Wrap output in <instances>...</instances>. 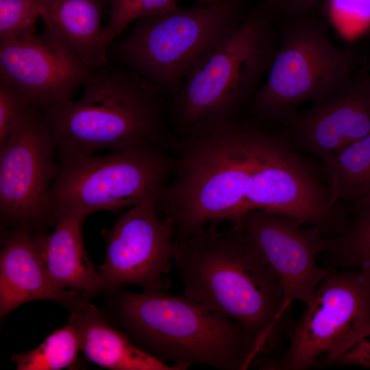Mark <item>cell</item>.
Returning <instances> with one entry per match:
<instances>
[{
    "label": "cell",
    "mask_w": 370,
    "mask_h": 370,
    "mask_svg": "<svg viewBox=\"0 0 370 370\" xmlns=\"http://www.w3.org/2000/svg\"><path fill=\"white\" fill-rule=\"evenodd\" d=\"M174 236L173 261L184 294L251 334L258 359L278 360L295 321L279 278L249 232L232 223L226 232L210 226Z\"/></svg>",
    "instance_id": "6da1fadb"
},
{
    "label": "cell",
    "mask_w": 370,
    "mask_h": 370,
    "mask_svg": "<svg viewBox=\"0 0 370 370\" xmlns=\"http://www.w3.org/2000/svg\"><path fill=\"white\" fill-rule=\"evenodd\" d=\"M112 312L119 330L137 347L164 362L205 365L221 370L255 367V337L237 322L194 299L166 291L133 293L119 288Z\"/></svg>",
    "instance_id": "7a4b0ae2"
},
{
    "label": "cell",
    "mask_w": 370,
    "mask_h": 370,
    "mask_svg": "<svg viewBox=\"0 0 370 370\" xmlns=\"http://www.w3.org/2000/svg\"><path fill=\"white\" fill-rule=\"evenodd\" d=\"M257 127L235 119L187 134L173 183L163 189L157 208L174 233L237 219L244 212L256 154Z\"/></svg>",
    "instance_id": "3957f363"
},
{
    "label": "cell",
    "mask_w": 370,
    "mask_h": 370,
    "mask_svg": "<svg viewBox=\"0 0 370 370\" xmlns=\"http://www.w3.org/2000/svg\"><path fill=\"white\" fill-rule=\"evenodd\" d=\"M162 97L140 74L108 60L92 68L79 99L40 110L60 156L93 155L144 143L158 146Z\"/></svg>",
    "instance_id": "277c9868"
},
{
    "label": "cell",
    "mask_w": 370,
    "mask_h": 370,
    "mask_svg": "<svg viewBox=\"0 0 370 370\" xmlns=\"http://www.w3.org/2000/svg\"><path fill=\"white\" fill-rule=\"evenodd\" d=\"M274 17L261 3L249 10L236 29L188 72L173 109L184 133L233 120L251 103L278 49Z\"/></svg>",
    "instance_id": "5b68a950"
},
{
    "label": "cell",
    "mask_w": 370,
    "mask_h": 370,
    "mask_svg": "<svg viewBox=\"0 0 370 370\" xmlns=\"http://www.w3.org/2000/svg\"><path fill=\"white\" fill-rule=\"evenodd\" d=\"M249 10L247 0H218L139 18L110 45L108 60L136 71L162 95L177 93L193 67L236 29Z\"/></svg>",
    "instance_id": "8992f818"
},
{
    "label": "cell",
    "mask_w": 370,
    "mask_h": 370,
    "mask_svg": "<svg viewBox=\"0 0 370 370\" xmlns=\"http://www.w3.org/2000/svg\"><path fill=\"white\" fill-rule=\"evenodd\" d=\"M353 58L309 12L291 17L266 81L249 103L251 110L264 121L284 123L301 104L320 102L345 84L353 73Z\"/></svg>",
    "instance_id": "52a82bcc"
},
{
    "label": "cell",
    "mask_w": 370,
    "mask_h": 370,
    "mask_svg": "<svg viewBox=\"0 0 370 370\" xmlns=\"http://www.w3.org/2000/svg\"><path fill=\"white\" fill-rule=\"evenodd\" d=\"M174 164L151 143L102 156H60L59 171L50 193L54 223L63 213L87 217L99 210L117 212L160 197Z\"/></svg>",
    "instance_id": "ba28073f"
},
{
    "label": "cell",
    "mask_w": 370,
    "mask_h": 370,
    "mask_svg": "<svg viewBox=\"0 0 370 370\" xmlns=\"http://www.w3.org/2000/svg\"><path fill=\"white\" fill-rule=\"evenodd\" d=\"M326 269L327 275L295 321L273 370L332 366L370 334V273L356 269Z\"/></svg>",
    "instance_id": "9c48e42d"
},
{
    "label": "cell",
    "mask_w": 370,
    "mask_h": 370,
    "mask_svg": "<svg viewBox=\"0 0 370 370\" xmlns=\"http://www.w3.org/2000/svg\"><path fill=\"white\" fill-rule=\"evenodd\" d=\"M254 210L286 215L303 225L321 228L328 237L345 226L348 204L332 202L328 186L319 180L316 169L301 156L284 132L258 128L243 214Z\"/></svg>",
    "instance_id": "30bf717a"
},
{
    "label": "cell",
    "mask_w": 370,
    "mask_h": 370,
    "mask_svg": "<svg viewBox=\"0 0 370 370\" xmlns=\"http://www.w3.org/2000/svg\"><path fill=\"white\" fill-rule=\"evenodd\" d=\"M58 147L41 111L35 108L26 127L0 151L1 231L53 227L50 193L60 165Z\"/></svg>",
    "instance_id": "8fae6325"
},
{
    "label": "cell",
    "mask_w": 370,
    "mask_h": 370,
    "mask_svg": "<svg viewBox=\"0 0 370 370\" xmlns=\"http://www.w3.org/2000/svg\"><path fill=\"white\" fill-rule=\"evenodd\" d=\"M160 197H150L129 208L106 231V251L99 269V293L126 285L143 291H167L175 241L173 221L157 212Z\"/></svg>",
    "instance_id": "7c38bea8"
},
{
    "label": "cell",
    "mask_w": 370,
    "mask_h": 370,
    "mask_svg": "<svg viewBox=\"0 0 370 370\" xmlns=\"http://www.w3.org/2000/svg\"><path fill=\"white\" fill-rule=\"evenodd\" d=\"M92 68L46 28L25 40L0 42V77L38 110L73 99Z\"/></svg>",
    "instance_id": "4fadbf2b"
},
{
    "label": "cell",
    "mask_w": 370,
    "mask_h": 370,
    "mask_svg": "<svg viewBox=\"0 0 370 370\" xmlns=\"http://www.w3.org/2000/svg\"><path fill=\"white\" fill-rule=\"evenodd\" d=\"M232 223L249 232L277 274L286 306L291 308L295 301L309 304L328 272L317 263L324 249L322 230L267 210L247 212Z\"/></svg>",
    "instance_id": "5bb4252c"
},
{
    "label": "cell",
    "mask_w": 370,
    "mask_h": 370,
    "mask_svg": "<svg viewBox=\"0 0 370 370\" xmlns=\"http://www.w3.org/2000/svg\"><path fill=\"white\" fill-rule=\"evenodd\" d=\"M299 151L321 160L370 134V73H353L347 82L310 109L295 110L283 123Z\"/></svg>",
    "instance_id": "9a60e30c"
},
{
    "label": "cell",
    "mask_w": 370,
    "mask_h": 370,
    "mask_svg": "<svg viewBox=\"0 0 370 370\" xmlns=\"http://www.w3.org/2000/svg\"><path fill=\"white\" fill-rule=\"evenodd\" d=\"M86 299L80 293L59 288L53 282L37 249L32 230L27 227H16L1 231V319L28 301L51 300L69 310Z\"/></svg>",
    "instance_id": "2e32d148"
},
{
    "label": "cell",
    "mask_w": 370,
    "mask_h": 370,
    "mask_svg": "<svg viewBox=\"0 0 370 370\" xmlns=\"http://www.w3.org/2000/svg\"><path fill=\"white\" fill-rule=\"evenodd\" d=\"M86 217L58 215L53 230H33L34 238L46 271L59 288L74 291L89 299L99 293V269L84 249L82 226Z\"/></svg>",
    "instance_id": "e0dca14e"
},
{
    "label": "cell",
    "mask_w": 370,
    "mask_h": 370,
    "mask_svg": "<svg viewBox=\"0 0 370 370\" xmlns=\"http://www.w3.org/2000/svg\"><path fill=\"white\" fill-rule=\"evenodd\" d=\"M69 310V323L75 327L81 351L90 362L112 370L186 369L179 364L168 365L137 347L86 299Z\"/></svg>",
    "instance_id": "ac0fdd59"
},
{
    "label": "cell",
    "mask_w": 370,
    "mask_h": 370,
    "mask_svg": "<svg viewBox=\"0 0 370 370\" xmlns=\"http://www.w3.org/2000/svg\"><path fill=\"white\" fill-rule=\"evenodd\" d=\"M45 28L86 65L108 62L109 46L101 25L106 0H38Z\"/></svg>",
    "instance_id": "d6986e66"
},
{
    "label": "cell",
    "mask_w": 370,
    "mask_h": 370,
    "mask_svg": "<svg viewBox=\"0 0 370 370\" xmlns=\"http://www.w3.org/2000/svg\"><path fill=\"white\" fill-rule=\"evenodd\" d=\"M324 267L356 269L370 273V194L348 204L347 221L325 237Z\"/></svg>",
    "instance_id": "ffe728a7"
},
{
    "label": "cell",
    "mask_w": 370,
    "mask_h": 370,
    "mask_svg": "<svg viewBox=\"0 0 370 370\" xmlns=\"http://www.w3.org/2000/svg\"><path fill=\"white\" fill-rule=\"evenodd\" d=\"M321 173L334 204L370 194V134L322 160Z\"/></svg>",
    "instance_id": "44dd1931"
},
{
    "label": "cell",
    "mask_w": 370,
    "mask_h": 370,
    "mask_svg": "<svg viewBox=\"0 0 370 370\" xmlns=\"http://www.w3.org/2000/svg\"><path fill=\"white\" fill-rule=\"evenodd\" d=\"M81 345L75 327L69 323L49 334L37 347L12 356L18 370H59L76 363Z\"/></svg>",
    "instance_id": "7402d4cb"
},
{
    "label": "cell",
    "mask_w": 370,
    "mask_h": 370,
    "mask_svg": "<svg viewBox=\"0 0 370 370\" xmlns=\"http://www.w3.org/2000/svg\"><path fill=\"white\" fill-rule=\"evenodd\" d=\"M177 0H109L110 12L103 27L104 38L109 46L135 21L158 15L177 7Z\"/></svg>",
    "instance_id": "603a6c76"
},
{
    "label": "cell",
    "mask_w": 370,
    "mask_h": 370,
    "mask_svg": "<svg viewBox=\"0 0 370 370\" xmlns=\"http://www.w3.org/2000/svg\"><path fill=\"white\" fill-rule=\"evenodd\" d=\"M38 0H0V42H16L36 35Z\"/></svg>",
    "instance_id": "cb8c5ba5"
},
{
    "label": "cell",
    "mask_w": 370,
    "mask_h": 370,
    "mask_svg": "<svg viewBox=\"0 0 370 370\" xmlns=\"http://www.w3.org/2000/svg\"><path fill=\"white\" fill-rule=\"evenodd\" d=\"M35 108L14 86L0 77V151L22 132Z\"/></svg>",
    "instance_id": "d4e9b609"
},
{
    "label": "cell",
    "mask_w": 370,
    "mask_h": 370,
    "mask_svg": "<svg viewBox=\"0 0 370 370\" xmlns=\"http://www.w3.org/2000/svg\"><path fill=\"white\" fill-rule=\"evenodd\" d=\"M327 0V8L333 18L342 22H370V0Z\"/></svg>",
    "instance_id": "484cf974"
},
{
    "label": "cell",
    "mask_w": 370,
    "mask_h": 370,
    "mask_svg": "<svg viewBox=\"0 0 370 370\" xmlns=\"http://www.w3.org/2000/svg\"><path fill=\"white\" fill-rule=\"evenodd\" d=\"M332 366H354L370 369V334L356 343L336 359Z\"/></svg>",
    "instance_id": "4316f807"
},
{
    "label": "cell",
    "mask_w": 370,
    "mask_h": 370,
    "mask_svg": "<svg viewBox=\"0 0 370 370\" xmlns=\"http://www.w3.org/2000/svg\"><path fill=\"white\" fill-rule=\"evenodd\" d=\"M320 0H262L261 3L267 6L275 14H284L291 17L310 12L311 8Z\"/></svg>",
    "instance_id": "83f0119b"
},
{
    "label": "cell",
    "mask_w": 370,
    "mask_h": 370,
    "mask_svg": "<svg viewBox=\"0 0 370 370\" xmlns=\"http://www.w3.org/2000/svg\"><path fill=\"white\" fill-rule=\"evenodd\" d=\"M196 3L210 4L217 1L218 0H195Z\"/></svg>",
    "instance_id": "f1b7e54d"
}]
</instances>
